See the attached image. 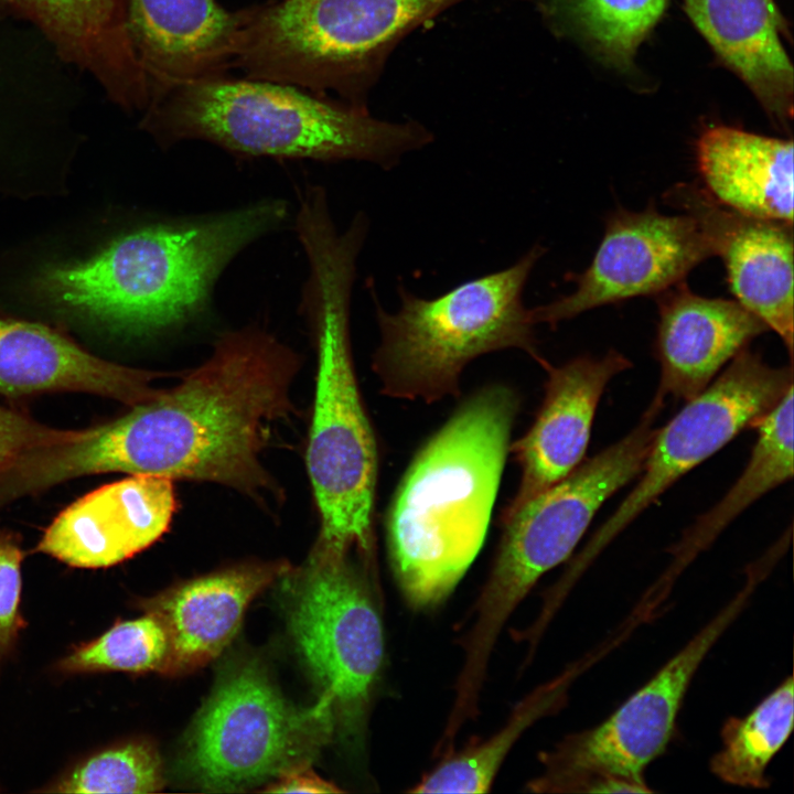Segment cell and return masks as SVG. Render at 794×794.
Returning <instances> with one entry per match:
<instances>
[{"instance_id":"obj_1","label":"cell","mask_w":794,"mask_h":794,"mask_svg":"<svg viewBox=\"0 0 794 794\" xmlns=\"http://www.w3.org/2000/svg\"><path fill=\"white\" fill-rule=\"evenodd\" d=\"M298 365L296 353L262 329L229 332L172 389L49 448L44 474L54 484L108 472L148 474L256 495L270 486L260 453L270 423L291 408Z\"/></svg>"},{"instance_id":"obj_2","label":"cell","mask_w":794,"mask_h":794,"mask_svg":"<svg viewBox=\"0 0 794 794\" xmlns=\"http://www.w3.org/2000/svg\"><path fill=\"white\" fill-rule=\"evenodd\" d=\"M518 409L505 385L476 390L404 474L385 530L394 576L412 607L443 601L482 548Z\"/></svg>"},{"instance_id":"obj_3","label":"cell","mask_w":794,"mask_h":794,"mask_svg":"<svg viewBox=\"0 0 794 794\" xmlns=\"http://www.w3.org/2000/svg\"><path fill=\"white\" fill-rule=\"evenodd\" d=\"M288 215L281 200L126 233L93 257L45 266L30 282L37 300L119 335L182 324L205 309L229 261Z\"/></svg>"},{"instance_id":"obj_4","label":"cell","mask_w":794,"mask_h":794,"mask_svg":"<svg viewBox=\"0 0 794 794\" xmlns=\"http://www.w3.org/2000/svg\"><path fill=\"white\" fill-rule=\"evenodd\" d=\"M309 275L301 309L313 329L318 367L307 468L321 527L316 543L374 555L373 514L378 454L356 380L350 309L365 242L354 227L329 222L303 228Z\"/></svg>"},{"instance_id":"obj_5","label":"cell","mask_w":794,"mask_h":794,"mask_svg":"<svg viewBox=\"0 0 794 794\" xmlns=\"http://www.w3.org/2000/svg\"><path fill=\"white\" fill-rule=\"evenodd\" d=\"M147 109L142 126L159 143L203 140L239 157L356 160L389 170L432 141L418 122L379 120L365 107L251 77L186 83Z\"/></svg>"},{"instance_id":"obj_6","label":"cell","mask_w":794,"mask_h":794,"mask_svg":"<svg viewBox=\"0 0 794 794\" xmlns=\"http://www.w3.org/2000/svg\"><path fill=\"white\" fill-rule=\"evenodd\" d=\"M535 245L512 266L464 281L434 298L398 288L400 307L386 311L374 296L379 344L373 369L380 391L428 404L460 395V377L476 357L522 350L541 367L530 309L523 301L526 282L544 255Z\"/></svg>"},{"instance_id":"obj_7","label":"cell","mask_w":794,"mask_h":794,"mask_svg":"<svg viewBox=\"0 0 794 794\" xmlns=\"http://www.w3.org/2000/svg\"><path fill=\"white\" fill-rule=\"evenodd\" d=\"M662 408L652 400L622 439L501 518L496 557L461 641L460 696H480L494 646L517 605L544 573L570 557L604 502L639 475Z\"/></svg>"},{"instance_id":"obj_8","label":"cell","mask_w":794,"mask_h":794,"mask_svg":"<svg viewBox=\"0 0 794 794\" xmlns=\"http://www.w3.org/2000/svg\"><path fill=\"white\" fill-rule=\"evenodd\" d=\"M462 0H279L245 9L234 67L365 107L388 54Z\"/></svg>"},{"instance_id":"obj_9","label":"cell","mask_w":794,"mask_h":794,"mask_svg":"<svg viewBox=\"0 0 794 794\" xmlns=\"http://www.w3.org/2000/svg\"><path fill=\"white\" fill-rule=\"evenodd\" d=\"M374 556L315 543L307 564L286 573L293 639L335 721L357 726L385 656L382 615L373 593Z\"/></svg>"},{"instance_id":"obj_10","label":"cell","mask_w":794,"mask_h":794,"mask_svg":"<svg viewBox=\"0 0 794 794\" xmlns=\"http://www.w3.org/2000/svg\"><path fill=\"white\" fill-rule=\"evenodd\" d=\"M334 727L328 699L296 708L260 667L244 664L221 680L198 715L186 769L204 790L240 791L307 768Z\"/></svg>"},{"instance_id":"obj_11","label":"cell","mask_w":794,"mask_h":794,"mask_svg":"<svg viewBox=\"0 0 794 794\" xmlns=\"http://www.w3.org/2000/svg\"><path fill=\"white\" fill-rule=\"evenodd\" d=\"M745 599L744 590L603 722L543 752L527 791L651 792L644 772L667 748L694 675Z\"/></svg>"},{"instance_id":"obj_12","label":"cell","mask_w":794,"mask_h":794,"mask_svg":"<svg viewBox=\"0 0 794 794\" xmlns=\"http://www.w3.org/2000/svg\"><path fill=\"white\" fill-rule=\"evenodd\" d=\"M793 387V367L743 348L697 396L656 428L635 486L593 533L569 576L582 571L666 490L768 414Z\"/></svg>"},{"instance_id":"obj_13","label":"cell","mask_w":794,"mask_h":794,"mask_svg":"<svg viewBox=\"0 0 794 794\" xmlns=\"http://www.w3.org/2000/svg\"><path fill=\"white\" fill-rule=\"evenodd\" d=\"M712 256L711 240L693 215H665L654 205L618 208L605 221L592 261L575 276V291L530 309L533 321L554 328L602 305L657 296Z\"/></svg>"},{"instance_id":"obj_14","label":"cell","mask_w":794,"mask_h":794,"mask_svg":"<svg viewBox=\"0 0 794 794\" xmlns=\"http://www.w3.org/2000/svg\"><path fill=\"white\" fill-rule=\"evenodd\" d=\"M669 204L697 218L721 258L734 300L765 323L793 355V224L747 216L699 186L679 184Z\"/></svg>"},{"instance_id":"obj_15","label":"cell","mask_w":794,"mask_h":794,"mask_svg":"<svg viewBox=\"0 0 794 794\" xmlns=\"http://www.w3.org/2000/svg\"><path fill=\"white\" fill-rule=\"evenodd\" d=\"M631 367L632 362L615 350L601 357L580 355L560 366L548 363L544 367L547 378L540 408L527 432L509 444L521 468V482L501 518L583 461L605 387Z\"/></svg>"},{"instance_id":"obj_16","label":"cell","mask_w":794,"mask_h":794,"mask_svg":"<svg viewBox=\"0 0 794 794\" xmlns=\"http://www.w3.org/2000/svg\"><path fill=\"white\" fill-rule=\"evenodd\" d=\"M174 509L172 480L131 474L69 504L35 550L78 568L114 566L161 537Z\"/></svg>"},{"instance_id":"obj_17","label":"cell","mask_w":794,"mask_h":794,"mask_svg":"<svg viewBox=\"0 0 794 794\" xmlns=\"http://www.w3.org/2000/svg\"><path fill=\"white\" fill-rule=\"evenodd\" d=\"M245 10L215 0H128V28L150 104L180 85L234 67Z\"/></svg>"},{"instance_id":"obj_18","label":"cell","mask_w":794,"mask_h":794,"mask_svg":"<svg viewBox=\"0 0 794 794\" xmlns=\"http://www.w3.org/2000/svg\"><path fill=\"white\" fill-rule=\"evenodd\" d=\"M654 353L659 364L655 400L687 401L700 394L736 355L769 331L736 300L707 298L685 281L655 296Z\"/></svg>"},{"instance_id":"obj_19","label":"cell","mask_w":794,"mask_h":794,"mask_svg":"<svg viewBox=\"0 0 794 794\" xmlns=\"http://www.w3.org/2000/svg\"><path fill=\"white\" fill-rule=\"evenodd\" d=\"M159 376L100 358L61 328L0 311V395L78 391L132 407L161 393L151 385Z\"/></svg>"},{"instance_id":"obj_20","label":"cell","mask_w":794,"mask_h":794,"mask_svg":"<svg viewBox=\"0 0 794 794\" xmlns=\"http://www.w3.org/2000/svg\"><path fill=\"white\" fill-rule=\"evenodd\" d=\"M288 570L283 564L239 566L140 601L168 635L162 673H187L215 658L235 636L251 600Z\"/></svg>"},{"instance_id":"obj_21","label":"cell","mask_w":794,"mask_h":794,"mask_svg":"<svg viewBox=\"0 0 794 794\" xmlns=\"http://www.w3.org/2000/svg\"><path fill=\"white\" fill-rule=\"evenodd\" d=\"M35 23L115 101L148 108L150 89L128 28V0H1Z\"/></svg>"},{"instance_id":"obj_22","label":"cell","mask_w":794,"mask_h":794,"mask_svg":"<svg viewBox=\"0 0 794 794\" xmlns=\"http://www.w3.org/2000/svg\"><path fill=\"white\" fill-rule=\"evenodd\" d=\"M718 57L741 78L768 115L787 127L793 67L781 35L786 23L774 0H683Z\"/></svg>"},{"instance_id":"obj_23","label":"cell","mask_w":794,"mask_h":794,"mask_svg":"<svg viewBox=\"0 0 794 794\" xmlns=\"http://www.w3.org/2000/svg\"><path fill=\"white\" fill-rule=\"evenodd\" d=\"M701 187L740 214L793 224V141L711 126L696 147Z\"/></svg>"},{"instance_id":"obj_24","label":"cell","mask_w":794,"mask_h":794,"mask_svg":"<svg viewBox=\"0 0 794 794\" xmlns=\"http://www.w3.org/2000/svg\"><path fill=\"white\" fill-rule=\"evenodd\" d=\"M793 388L753 428L757 440L747 465L722 498L701 514L673 551L684 565L742 512L793 478Z\"/></svg>"},{"instance_id":"obj_25","label":"cell","mask_w":794,"mask_h":794,"mask_svg":"<svg viewBox=\"0 0 794 794\" xmlns=\"http://www.w3.org/2000/svg\"><path fill=\"white\" fill-rule=\"evenodd\" d=\"M568 676L537 687L515 705L505 725L484 741L449 753L409 792L484 793L490 790L517 740L536 721L554 712L565 698Z\"/></svg>"},{"instance_id":"obj_26","label":"cell","mask_w":794,"mask_h":794,"mask_svg":"<svg viewBox=\"0 0 794 794\" xmlns=\"http://www.w3.org/2000/svg\"><path fill=\"white\" fill-rule=\"evenodd\" d=\"M794 685L783 680L744 717L729 718L721 729V748L710 760L711 772L728 784L764 788L765 771L793 729Z\"/></svg>"},{"instance_id":"obj_27","label":"cell","mask_w":794,"mask_h":794,"mask_svg":"<svg viewBox=\"0 0 794 794\" xmlns=\"http://www.w3.org/2000/svg\"><path fill=\"white\" fill-rule=\"evenodd\" d=\"M667 6L668 0H549L547 9L603 62L627 71Z\"/></svg>"},{"instance_id":"obj_28","label":"cell","mask_w":794,"mask_h":794,"mask_svg":"<svg viewBox=\"0 0 794 794\" xmlns=\"http://www.w3.org/2000/svg\"><path fill=\"white\" fill-rule=\"evenodd\" d=\"M169 643L161 621L150 612L114 624L98 639L77 646L58 662L64 673L162 672Z\"/></svg>"},{"instance_id":"obj_29","label":"cell","mask_w":794,"mask_h":794,"mask_svg":"<svg viewBox=\"0 0 794 794\" xmlns=\"http://www.w3.org/2000/svg\"><path fill=\"white\" fill-rule=\"evenodd\" d=\"M164 784L158 751L143 741L98 752L43 791L54 793H152Z\"/></svg>"},{"instance_id":"obj_30","label":"cell","mask_w":794,"mask_h":794,"mask_svg":"<svg viewBox=\"0 0 794 794\" xmlns=\"http://www.w3.org/2000/svg\"><path fill=\"white\" fill-rule=\"evenodd\" d=\"M22 559L18 534L0 529V663L10 653L24 626L20 614Z\"/></svg>"},{"instance_id":"obj_31","label":"cell","mask_w":794,"mask_h":794,"mask_svg":"<svg viewBox=\"0 0 794 794\" xmlns=\"http://www.w3.org/2000/svg\"><path fill=\"white\" fill-rule=\"evenodd\" d=\"M86 431L52 428L25 412L0 405V470L29 451L79 439Z\"/></svg>"},{"instance_id":"obj_32","label":"cell","mask_w":794,"mask_h":794,"mask_svg":"<svg viewBox=\"0 0 794 794\" xmlns=\"http://www.w3.org/2000/svg\"><path fill=\"white\" fill-rule=\"evenodd\" d=\"M266 792L272 793H336L334 784L321 779L305 768L297 769L277 777Z\"/></svg>"}]
</instances>
